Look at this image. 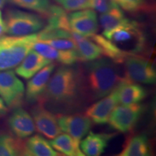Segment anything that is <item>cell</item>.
<instances>
[{
  "label": "cell",
  "mask_w": 156,
  "mask_h": 156,
  "mask_svg": "<svg viewBox=\"0 0 156 156\" xmlns=\"http://www.w3.org/2000/svg\"><path fill=\"white\" fill-rule=\"evenodd\" d=\"M81 95L84 97L80 68L64 65L51 75L37 102L47 104L53 109L73 108L78 105Z\"/></svg>",
  "instance_id": "obj_1"
},
{
  "label": "cell",
  "mask_w": 156,
  "mask_h": 156,
  "mask_svg": "<svg viewBox=\"0 0 156 156\" xmlns=\"http://www.w3.org/2000/svg\"><path fill=\"white\" fill-rule=\"evenodd\" d=\"M80 68L83 95L89 102L109 94L123 79L116 63L108 58L100 57Z\"/></svg>",
  "instance_id": "obj_2"
},
{
  "label": "cell",
  "mask_w": 156,
  "mask_h": 156,
  "mask_svg": "<svg viewBox=\"0 0 156 156\" xmlns=\"http://www.w3.org/2000/svg\"><path fill=\"white\" fill-rule=\"evenodd\" d=\"M37 41V34L0 37V71L18 66Z\"/></svg>",
  "instance_id": "obj_3"
},
{
  "label": "cell",
  "mask_w": 156,
  "mask_h": 156,
  "mask_svg": "<svg viewBox=\"0 0 156 156\" xmlns=\"http://www.w3.org/2000/svg\"><path fill=\"white\" fill-rule=\"evenodd\" d=\"M103 35L129 54H140L146 48V37L140 25L129 19L126 23Z\"/></svg>",
  "instance_id": "obj_4"
},
{
  "label": "cell",
  "mask_w": 156,
  "mask_h": 156,
  "mask_svg": "<svg viewBox=\"0 0 156 156\" xmlns=\"http://www.w3.org/2000/svg\"><path fill=\"white\" fill-rule=\"evenodd\" d=\"M5 33L9 36H26L38 32L44 27V21L39 15L15 9L6 11Z\"/></svg>",
  "instance_id": "obj_5"
},
{
  "label": "cell",
  "mask_w": 156,
  "mask_h": 156,
  "mask_svg": "<svg viewBox=\"0 0 156 156\" xmlns=\"http://www.w3.org/2000/svg\"><path fill=\"white\" fill-rule=\"evenodd\" d=\"M125 79L136 83L153 84L156 73L152 62L137 54L129 55L124 60Z\"/></svg>",
  "instance_id": "obj_6"
},
{
  "label": "cell",
  "mask_w": 156,
  "mask_h": 156,
  "mask_svg": "<svg viewBox=\"0 0 156 156\" xmlns=\"http://www.w3.org/2000/svg\"><path fill=\"white\" fill-rule=\"evenodd\" d=\"M143 108L138 103L116 106L109 116V126L122 133L130 132L141 117Z\"/></svg>",
  "instance_id": "obj_7"
},
{
  "label": "cell",
  "mask_w": 156,
  "mask_h": 156,
  "mask_svg": "<svg viewBox=\"0 0 156 156\" xmlns=\"http://www.w3.org/2000/svg\"><path fill=\"white\" fill-rule=\"evenodd\" d=\"M24 93V85L14 71H0V97L6 106L10 108L20 106Z\"/></svg>",
  "instance_id": "obj_8"
},
{
  "label": "cell",
  "mask_w": 156,
  "mask_h": 156,
  "mask_svg": "<svg viewBox=\"0 0 156 156\" xmlns=\"http://www.w3.org/2000/svg\"><path fill=\"white\" fill-rule=\"evenodd\" d=\"M56 119L60 129L69 134L78 145L92 126V122L85 114H58Z\"/></svg>",
  "instance_id": "obj_9"
},
{
  "label": "cell",
  "mask_w": 156,
  "mask_h": 156,
  "mask_svg": "<svg viewBox=\"0 0 156 156\" xmlns=\"http://www.w3.org/2000/svg\"><path fill=\"white\" fill-rule=\"evenodd\" d=\"M68 20L71 31L88 38L96 34L99 29L97 14L93 9L74 11L68 15Z\"/></svg>",
  "instance_id": "obj_10"
},
{
  "label": "cell",
  "mask_w": 156,
  "mask_h": 156,
  "mask_svg": "<svg viewBox=\"0 0 156 156\" xmlns=\"http://www.w3.org/2000/svg\"><path fill=\"white\" fill-rule=\"evenodd\" d=\"M31 116L34 119L36 129L42 135L53 139L61 133L56 116L41 103L31 109Z\"/></svg>",
  "instance_id": "obj_11"
},
{
  "label": "cell",
  "mask_w": 156,
  "mask_h": 156,
  "mask_svg": "<svg viewBox=\"0 0 156 156\" xmlns=\"http://www.w3.org/2000/svg\"><path fill=\"white\" fill-rule=\"evenodd\" d=\"M118 103V98L114 89L112 92L90 106L85 112V115L94 124H105L108 122L111 113Z\"/></svg>",
  "instance_id": "obj_12"
},
{
  "label": "cell",
  "mask_w": 156,
  "mask_h": 156,
  "mask_svg": "<svg viewBox=\"0 0 156 156\" xmlns=\"http://www.w3.org/2000/svg\"><path fill=\"white\" fill-rule=\"evenodd\" d=\"M8 125L13 134L20 140L28 137L36 131L31 115L20 106L15 108L9 116Z\"/></svg>",
  "instance_id": "obj_13"
},
{
  "label": "cell",
  "mask_w": 156,
  "mask_h": 156,
  "mask_svg": "<svg viewBox=\"0 0 156 156\" xmlns=\"http://www.w3.org/2000/svg\"><path fill=\"white\" fill-rule=\"evenodd\" d=\"M56 64L50 63L45 66L36 75L31 77L27 83L25 90V100L29 103H34L38 101L47 86L51 75L55 69Z\"/></svg>",
  "instance_id": "obj_14"
},
{
  "label": "cell",
  "mask_w": 156,
  "mask_h": 156,
  "mask_svg": "<svg viewBox=\"0 0 156 156\" xmlns=\"http://www.w3.org/2000/svg\"><path fill=\"white\" fill-rule=\"evenodd\" d=\"M34 51L51 61H56L64 65H73L80 61L77 50H61L42 41H37L34 45Z\"/></svg>",
  "instance_id": "obj_15"
},
{
  "label": "cell",
  "mask_w": 156,
  "mask_h": 156,
  "mask_svg": "<svg viewBox=\"0 0 156 156\" xmlns=\"http://www.w3.org/2000/svg\"><path fill=\"white\" fill-rule=\"evenodd\" d=\"M115 90L119 103L123 105L137 103L147 96V92L144 87L125 78H123Z\"/></svg>",
  "instance_id": "obj_16"
},
{
  "label": "cell",
  "mask_w": 156,
  "mask_h": 156,
  "mask_svg": "<svg viewBox=\"0 0 156 156\" xmlns=\"http://www.w3.org/2000/svg\"><path fill=\"white\" fill-rule=\"evenodd\" d=\"M51 62L32 49L25 56L20 64L17 66L15 73L25 80L30 79L45 66L51 63Z\"/></svg>",
  "instance_id": "obj_17"
},
{
  "label": "cell",
  "mask_w": 156,
  "mask_h": 156,
  "mask_svg": "<svg viewBox=\"0 0 156 156\" xmlns=\"http://www.w3.org/2000/svg\"><path fill=\"white\" fill-rule=\"evenodd\" d=\"M113 134H97L90 132L80 142V150L85 155L98 156L105 151Z\"/></svg>",
  "instance_id": "obj_18"
},
{
  "label": "cell",
  "mask_w": 156,
  "mask_h": 156,
  "mask_svg": "<svg viewBox=\"0 0 156 156\" xmlns=\"http://www.w3.org/2000/svg\"><path fill=\"white\" fill-rule=\"evenodd\" d=\"M62 155L53 149L49 142L39 134L30 136L23 142V155L58 156Z\"/></svg>",
  "instance_id": "obj_19"
},
{
  "label": "cell",
  "mask_w": 156,
  "mask_h": 156,
  "mask_svg": "<svg viewBox=\"0 0 156 156\" xmlns=\"http://www.w3.org/2000/svg\"><path fill=\"white\" fill-rule=\"evenodd\" d=\"M71 34L72 38L74 39L77 44L80 61L90 62L101 57L102 51L100 46L95 44L92 39L73 31Z\"/></svg>",
  "instance_id": "obj_20"
},
{
  "label": "cell",
  "mask_w": 156,
  "mask_h": 156,
  "mask_svg": "<svg viewBox=\"0 0 156 156\" xmlns=\"http://www.w3.org/2000/svg\"><path fill=\"white\" fill-rule=\"evenodd\" d=\"M151 147L147 136L136 134L126 140L119 156H147L150 155Z\"/></svg>",
  "instance_id": "obj_21"
},
{
  "label": "cell",
  "mask_w": 156,
  "mask_h": 156,
  "mask_svg": "<svg viewBox=\"0 0 156 156\" xmlns=\"http://www.w3.org/2000/svg\"><path fill=\"white\" fill-rule=\"evenodd\" d=\"M89 38L92 39L95 44L100 46L101 49L102 51V54L107 56V58H110L115 63H124L126 58L129 55H131V54H129L124 51L121 50L110 40L101 35H97L95 34Z\"/></svg>",
  "instance_id": "obj_22"
},
{
  "label": "cell",
  "mask_w": 156,
  "mask_h": 156,
  "mask_svg": "<svg viewBox=\"0 0 156 156\" xmlns=\"http://www.w3.org/2000/svg\"><path fill=\"white\" fill-rule=\"evenodd\" d=\"M50 145L58 153L67 156H83L80 145L67 134L60 133L49 142Z\"/></svg>",
  "instance_id": "obj_23"
},
{
  "label": "cell",
  "mask_w": 156,
  "mask_h": 156,
  "mask_svg": "<svg viewBox=\"0 0 156 156\" xmlns=\"http://www.w3.org/2000/svg\"><path fill=\"white\" fill-rule=\"evenodd\" d=\"M99 19L101 27L103 29V34L113 30L129 20L124 15V12L118 5H116L106 12L102 13Z\"/></svg>",
  "instance_id": "obj_24"
},
{
  "label": "cell",
  "mask_w": 156,
  "mask_h": 156,
  "mask_svg": "<svg viewBox=\"0 0 156 156\" xmlns=\"http://www.w3.org/2000/svg\"><path fill=\"white\" fill-rule=\"evenodd\" d=\"M8 134H0V156L23 155V142Z\"/></svg>",
  "instance_id": "obj_25"
},
{
  "label": "cell",
  "mask_w": 156,
  "mask_h": 156,
  "mask_svg": "<svg viewBox=\"0 0 156 156\" xmlns=\"http://www.w3.org/2000/svg\"><path fill=\"white\" fill-rule=\"evenodd\" d=\"M46 17L48 18L47 26L71 31L68 20V15L61 6L51 5L49 13Z\"/></svg>",
  "instance_id": "obj_26"
},
{
  "label": "cell",
  "mask_w": 156,
  "mask_h": 156,
  "mask_svg": "<svg viewBox=\"0 0 156 156\" xmlns=\"http://www.w3.org/2000/svg\"><path fill=\"white\" fill-rule=\"evenodd\" d=\"M13 5L47 17L51 7L50 0H9Z\"/></svg>",
  "instance_id": "obj_27"
},
{
  "label": "cell",
  "mask_w": 156,
  "mask_h": 156,
  "mask_svg": "<svg viewBox=\"0 0 156 156\" xmlns=\"http://www.w3.org/2000/svg\"><path fill=\"white\" fill-rule=\"evenodd\" d=\"M122 9L132 13L153 11V6L149 5L146 0H113Z\"/></svg>",
  "instance_id": "obj_28"
},
{
  "label": "cell",
  "mask_w": 156,
  "mask_h": 156,
  "mask_svg": "<svg viewBox=\"0 0 156 156\" xmlns=\"http://www.w3.org/2000/svg\"><path fill=\"white\" fill-rule=\"evenodd\" d=\"M66 12H74L89 8V0H54Z\"/></svg>",
  "instance_id": "obj_29"
},
{
  "label": "cell",
  "mask_w": 156,
  "mask_h": 156,
  "mask_svg": "<svg viewBox=\"0 0 156 156\" xmlns=\"http://www.w3.org/2000/svg\"><path fill=\"white\" fill-rule=\"evenodd\" d=\"M61 50H77V44L73 38H56L39 41Z\"/></svg>",
  "instance_id": "obj_30"
},
{
  "label": "cell",
  "mask_w": 156,
  "mask_h": 156,
  "mask_svg": "<svg viewBox=\"0 0 156 156\" xmlns=\"http://www.w3.org/2000/svg\"><path fill=\"white\" fill-rule=\"evenodd\" d=\"M117 5L113 0H89V8L100 13H104Z\"/></svg>",
  "instance_id": "obj_31"
},
{
  "label": "cell",
  "mask_w": 156,
  "mask_h": 156,
  "mask_svg": "<svg viewBox=\"0 0 156 156\" xmlns=\"http://www.w3.org/2000/svg\"><path fill=\"white\" fill-rule=\"evenodd\" d=\"M7 111L8 110H7V106H6L5 103H4L2 99L0 98V117L6 115V114L7 113Z\"/></svg>",
  "instance_id": "obj_32"
},
{
  "label": "cell",
  "mask_w": 156,
  "mask_h": 156,
  "mask_svg": "<svg viewBox=\"0 0 156 156\" xmlns=\"http://www.w3.org/2000/svg\"><path fill=\"white\" fill-rule=\"evenodd\" d=\"M5 33V23L2 20V17L0 18V37Z\"/></svg>",
  "instance_id": "obj_33"
},
{
  "label": "cell",
  "mask_w": 156,
  "mask_h": 156,
  "mask_svg": "<svg viewBox=\"0 0 156 156\" xmlns=\"http://www.w3.org/2000/svg\"><path fill=\"white\" fill-rule=\"evenodd\" d=\"M7 0H0V9L3 8L5 7V5L7 3Z\"/></svg>",
  "instance_id": "obj_34"
},
{
  "label": "cell",
  "mask_w": 156,
  "mask_h": 156,
  "mask_svg": "<svg viewBox=\"0 0 156 156\" xmlns=\"http://www.w3.org/2000/svg\"><path fill=\"white\" fill-rule=\"evenodd\" d=\"M2 12L0 11V18H2Z\"/></svg>",
  "instance_id": "obj_35"
},
{
  "label": "cell",
  "mask_w": 156,
  "mask_h": 156,
  "mask_svg": "<svg viewBox=\"0 0 156 156\" xmlns=\"http://www.w3.org/2000/svg\"><path fill=\"white\" fill-rule=\"evenodd\" d=\"M151 1H153V0H151Z\"/></svg>",
  "instance_id": "obj_36"
}]
</instances>
